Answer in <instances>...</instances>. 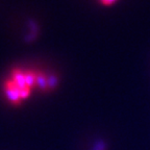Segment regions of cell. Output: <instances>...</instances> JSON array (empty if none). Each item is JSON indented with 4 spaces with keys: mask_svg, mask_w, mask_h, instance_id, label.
<instances>
[{
    "mask_svg": "<svg viewBox=\"0 0 150 150\" xmlns=\"http://www.w3.org/2000/svg\"><path fill=\"white\" fill-rule=\"evenodd\" d=\"M3 90H4V94L7 100L12 103L13 105H19L23 101L21 98V89L11 78L5 80L4 84H3Z\"/></svg>",
    "mask_w": 150,
    "mask_h": 150,
    "instance_id": "1",
    "label": "cell"
},
{
    "mask_svg": "<svg viewBox=\"0 0 150 150\" xmlns=\"http://www.w3.org/2000/svg\"><path fill=\"white\" fill-rule=\"evenodd\" d=\"M35 87L39 88L43 92L48 91V75L44 72H39L37 71V80H35Z\"/></svg>",
    "mask_w": 150,
    "mask_h": 150,
    "instance_id": "2",
    "label": "cell"
},
{
    "mask_svg": "<svg viewBox=\"0 0 150 150\" xmlns=\"http://www.w3.org/2000/svg\"><path fill=\"white\" fill-rule=\"evenodd\" d=\"M35 80H37V71L26 70L25 71V82L29 89L33 90L35 87Z\"/></svg>",
    "mask_w": 150,
    "mask_h": 150,
    "instance_id": "3",
    "label": "cell"
},
{
    "mask_svg": "<svg viewBox=\"0 0 150 150\" xmlns=\"http://www.w3.org/2000/svg\"><path fill=\"white\" fill-rule=\"evenodd\" d=\"M59 76L55 74H50L48 75V91H53L57 88L59 86Z\"/></svg>",
    "mask_w": 150,
    "mask_h": 150,
    "instance_id": "4",
    "label": "cell"
},
{
    "mask_svg": "<svg viewBox=\"0 0 150 150\" xmlns=\"http://www.w3.org/2000/svg\"><path fill=\"white\" fill-rule=\"evenodd\" d=\"M100 1V3L102 5H105V6H108V5H112V3H115L117 0H99Z\"/></svg>",
    "mask_w": 150,
    "mask_h": 150,
    "instance_id": "5",
    "label": "cell"
},
{
    "mask_svg": "<svg viewBox=\"0 0 150 150\" xmlns=\"http://www.w3.org/2000/svg\"><path fill=\"white\" fill-rule=\"evenodd\" d=\"M95 150H105V144H104V142H102V141L99 142L96 147H95Z\"/></svg>",
    "mask_w": 150,
    "mask_h": 150,
    "instance_id": "6",
    "label": "cell"
}]
</instances>
